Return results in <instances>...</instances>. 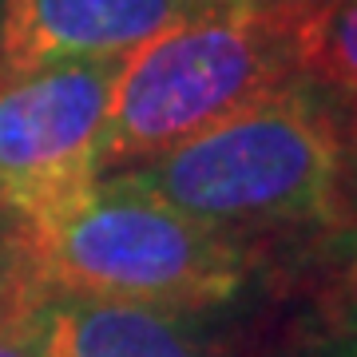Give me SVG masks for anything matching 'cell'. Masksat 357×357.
Wrapping results in <instances>:
<instances>
[{"label":"cell","instance_id":"6","mask_svg":"<svg viewBox=\"0 0 357 357\" xmlns=\"http://www.w3.org/2000/svg\"><path fill=\"white\" fill-rule=\"evenodd\" d=\"M203 0H0V76L131 56Z\"/></svg>","mask_w":357,"mask_h":357},{"label":"cell","instance_id":"4","mask_svg":"<svg viewBox=\"0 0 357 357\" xmlns=\"http://www.w3.org/2000/svg\"><path fill=\"white\" fill-rule=\"evenodd\" d=\"M123 60H60L0 76V211L8 218L60 211L100 183Z\"/></svg>","mask_w":357,"mask_h":357},{"label":"cell","instance_id":"5","mask_svg":"<svg viewBox=\"0 0 357 357\" xmlns=\"http://www.w3.org/2000/svg\"><path fill=\"white\" fill-rule=\"evenodd\" d=\"M0 321L36 357H206L187 318L52 290L20 270L0 286Z\"/></svg>","mask_w":357,"mask_h":357},{"label":"cell","instance_id":"8","mask_svg":"<svg viewBox=\"0 0 357 357\" xmlns=\"http://www.w3.org/2000/svg\"><path fill=\"white\" fill-rule=\"evenodd\" d=\"M354 310H357V246L337 262V270L330 274V286H326V298H321L326 321L342 318V314H354Z\"/></svg>","mask_w":357,"mask_h":357},{"label":"cell","instance_id":"7","mask_svg":"<svg viewBox=\"0 0 357 357\" xmlns=\"http://www.w3.org/2000/svg\"><path fill=\"white\" fill-rule=\"evenodd\" d=\"M302 79L357 128V0H310Z\"/></svg>","mask_w":357,"mask_h":357},{"label":"cell","instance_id":"13","mask_svg":"<svg viewBox=\"0 0 357 357\" xmlns=\"http://www.w3.org/2000/svg\"><path fill=\"white\" fill-rule=\"evenodd\" d=\"M0 215H4V211H0Z\"/></svg>","mask_w":357,"mask_h":357},{"label":"cell","instance_id":"1","mask_svg":"<svg viewBox=\"0 0 357 357\" xmlns=\"http://www.w3.org/2000/svg\"><path fill=\"white\" fill-rule=\"evenodd\" d=\"M354 171L349 123L302 79L103 178L206 227L258 234L349 222Z\"/></svg>","mask_w":357,"mask_h":357},{"label":"cell","instance_id":"9","mask_svg":"<svg viewBox=\"0 0 357 357\" xmlns=\"http://www.w3.org/2000/svg\"><path fill=\"white\" fill-rule=\"evenodd\" d=\"M302 357H357V310L326 321Z\"/></svg>","mask_w":357,"mask_h":357},{"label":"cell","instance_id":"2","mask_svg":"<svg viewBox=\"0 0 357 357\" xmlns=\"http://www.w3.org/2000/svg\"><path fill=\"white\" fill-rule=\"evenodd\" d=\"M8 227L24 278L175 318L238 302L266 270L255 234L206 227L107 178L76 203Z\"/></svg>","mask_w":357,"mask_h":357},{"label":"cell","instance_id":"11","mask_svg":"<svg viewBox=\"0 0 357 357\" xmlns=\"http://www.w3.org/2000/svg\"><path fill=\"white\" fill-rule=\"evenodd\" d=\"M0 357H36V354H32V349H28V345L20 342L4 321H0Z\"/></svg>","mask_w":357,"mask_h":357},{"label":"cell","instance_id":"10","mask_svg":"<svg viewBox=\"0 0 357 357\" xmlns=\"http://www.w3.org/2000/svg\"><path fill=\"white\" fill-rule=\"evenodd\" d=\"M16 270V250H13V227H8V215H0V286L13 278Z\"/></svg>","mask_w":357,"mask_h":357},{"label":"cell","instance_id":"12","mask_svg":"<svg viewBox=\"0 0 357 357\" xmlns=\"http://www.w3.org/2000/svg\"><path fill=\"white\" fill-rule=\"evenodd\" d=\"M354 159H357V128H354Z\"/></svg>","mask_w":357,"mask_h":357},{"label":"cell","instance_id":"3","mask_svg":"<svg viewBox=\"0 0 357 357\" xmlns=\"http://www.w3.org/2000/svg\"><path fill=\"white\" fill-rule=\"evenodd\" d=\"M306 13L310 0H203L178 24L135 48L115 88L103 175L143 163L302 84Z\"/></svg>","mask_w":357,"mask_h":357}]
</instances>
